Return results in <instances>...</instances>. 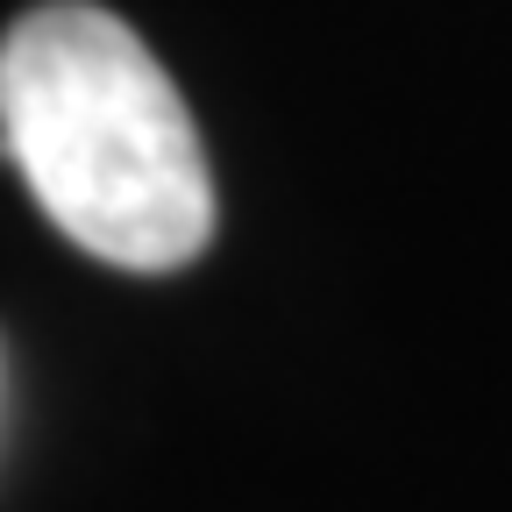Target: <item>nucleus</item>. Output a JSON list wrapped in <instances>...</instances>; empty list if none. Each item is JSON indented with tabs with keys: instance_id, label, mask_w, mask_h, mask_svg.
Returning a JSON list of instances; mask_svg holds the SVG:
<instances>
[{
	"instance_id": "1",
	"label": "nucleus",
	"mask_w": 512,
	"mask_h": 512,
	"mask_svg": "<svg viewBox=\"0 0 512 512\" xmlns=\"http://www.w3.org/2000/svg\"><path fill=\"white\" fill-rule=\"evenodd\" d=\"M0 150L100 264L178 271L214 242L200 128L150 43L93 0H43L0 36Z\"/></svg>"
}]
</instances>
